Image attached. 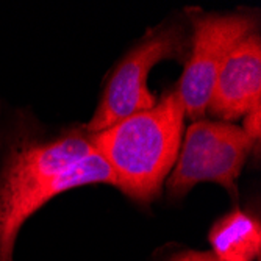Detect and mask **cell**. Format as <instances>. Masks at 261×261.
<instances>
[{"label":"cell","mask_w":261,"mask_h":261,"mask_svg":"<svg viewBox=\"0 0 261 261\" xmlns=\"http://www.w3.org/2000/svg\"><path fill=\"white\" fill-rule=\"evenodd\" d=\"M188 36L180 23H166L150 30L116 66L102 100L86 125L92 135L124 117L155 107L156 97L147 86L152 69L164 60H183Z\"/></svg>","instance_id":"obj_4"},{"label":"cell","mask_w":261,"mask_h":261,"mask_svg":"<svg viewBox=\"0 0 261 261\" xmlns=\"http://www.w3.org/2000/svg\"><path fill=\"white\" fill-rule=\"evenodd\" d=\"M164 261H221L213 252L200 250H181L168 256Z\"/></svg>","instance_id":"obj_9"},{"label":"cell","mask_w":261,"mask_h":261,"mask_svg":"<svg viewBox=\"0 0 261 261\" xmlns=\"http://www.w3.org/2000/svg\"><path fill=\"white\" fill-rule=\"evenodd\" d=\"M185 117V108L172 91L155 107L89 135L108 164L114 186L135 202L147 205L155 200L177 161Z\"/></svg>","instance_id":"obj_2"},{"label":"cell","mask_w":261,"mask_h":261,"mask_svg":"<svg viewBox=\"0 0 261 261\" xmlns=\"http://www.w3.org/2000/svg\"><path fill=\"white\" fill-rule=\"evenodd\" d=\"M99 183L114 186V178L88 133L27 139L13 147L0 175V261H13L22 225L47 202L67 189Z\"/></svg>","instance_id":"obj_1"},{"label":"cell","mask_w":261,"mask_h":261,"mask_svg":"<svg viewBox=\"0 0 261 261\" xmlns=\"http://www.w3.org/2000/svg\"><path fill=\"white\" fill-rule=\"evenodd\" d=\"M261 103V42L256 33L231 50L219 70L208 110L222 122L244 117Z\"/></svg>","instance_id":"obj_6"},{"label":"cell","mask_w":261,"mask_h":261,"mask_svg":"<svg viewBox=\"0 0 261 261\" xmlns=\"http://www.w3.org/2000/svg\"><path fill=\"white\" fill-rule=\"evenodd\" d=\"M188 16L193 25L191 47L175 92L185 116L199 121L206 114L219 70L234 47L253 33L256 19L240 13L210 14L199 8H189Z\"/></svg>","instance_id":"obj_5"},{"label":"cell","mask_w":261,"mask_h":261,"mask_svg":"<svg viewBox=\"0 0 261 261\" xmlns=\"http://www.w3.org/2000/svg\"><path fill=\"white\" fill-rule=\"evenodd\" d=\"M255 142L238 125L222 121H194L186 130L174 169L166 183L172 199L186 196L203 181L219 183L231 197Z\"/></svg>","instance_id":"obj_3"},{"label":"cell","mask_w":261,"mask_h":261,"mask_svg":"<svg viewBox=\"0 0 261 261\" xmlns=\"http://www.w3.org/2000/svg\"><path fill=\"white\" fill-rule=\"evenodd\" d=\"M261 105L253 107L246 116H244V127L243 130L252 138L255 144H258L259 139V130H261Z\"/></svg>","instance_id":"obj_8"},{"label":"cell","mask_w":261,"mask_h":261,"mask_svg":"<svg viewBox=\"0 0 261 261\" xmlns=\"http://www.w3.org/2000/svg\"><path fill=\"white\" fill-rule=\"evenodd\" d=\"M208 241L221 261H255L261 252L259 219L234 208L211 225Z\"/></svg>","instance_id":"obj_7"}]
</instances>
